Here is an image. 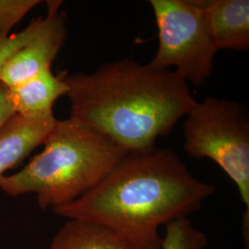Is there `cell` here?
I'll return each mask as SVG.
<instances>
[{"instance_id":"1","label":"cell","mask_w":249,"mask_h":249,"mask_svg":"<svg viewBox=\"0 0 249 249\" xmlns=\"http://www.w3.org/2000/svg\"><path fill=\"white\" fill-rule=\"evenodd\" d=\"M215 187L195 178L169 149L127 153L97 186L53 211L102 224L135 249H161L160 227L200 208Z\"/></svg>"},{"instance_id":"2","label":"cell","mask_w":249,"mask_h":249,"mask_svg":"<svg viewBox=\"0 0 249 249\" xmlns=\"http://www.w3.org/2000/svg\"><path fill=\"white\" fill-rule=\"evenodd\" d=\"M71 116L127 153L156 148L196 105L189 84L172 70L124 58L89 74L65 77Z\"/></svg>"},{"instance_id":"3","label":"cell","mask_w":249,"mask_h":249,"mask_svg":"<svg viewBox=\"0 0 249 249\" xmlns=\"http://www.w3.org/2000/svg\"><path fill=\"white\" fill-rule=\"evenodd\" d=\"M43 144V151L22 169L0 178L4 192L13 196L36 193L43 210L78 199L97 186L127 154L71 116L56 120Z\"/></svg>"},{"instance_id":"4","label":"cell","mask_w":249,"mask_h":249,"mask_svg":"<svg viewBox=\"0 0 249 249\" xmlns=\"http://www.w3.org/2000/svg\"><path fill=\"white\" fill-rule=\"evenodd\" d=\"M184 149L195 159H210L238 189L249 213V115L232 100L207 97L187 115Z\"/></svg>"},{"instance_id":"5","label":"cell","mask_w":249,"mask_h":249,"mask_svg":"<svg viewBox=\"0 0 249 249\" xmlns=\"http://www.w3.org/2000/svg\"><path fill=\"white\" fill-rule=\"evenodd\" d=\"M158 28L157 53L148 65L171 70L187 83L210 79L217 53L204 13L195 0H151Z\"/></svg>"},{"instance_id":"6","label":"cell","mask_w":249,"mask_h":249,"mask_svg":"<svg viewBox=\"0 0 249 249\" xmlns=\"http://www.w3.org/2000/svg\"><path fill=\"white\" fill-rule=\"evenodd\" d=\"M47 15L39 32L26 45L10 55L0 70V83L8 88L51 69L67 40L66 16L61 1H47Z\"/></svg>"},{"instance_id":"7","label":"cell","mask_w":249,"mask_h":249,"mask_svg":"<svg viewBox=\"0 0 249 249\" xmlns=\"http://www.w3.org/2000/svg\"><path fill=\"white\" fill-rule=\"evenodd\" d=\"M217 50L249 48V0H195Z\"/></svg>"},{"instance_id":"8","label":"cell","mask_w":249,"mask_h":249,"mask_svg":"<svg viewBox=\"0 0 249 249\" xmlns=\"http://www.w3.org/2000/svg\"><path fill=\"white\" fill-rule=\"evenodd\" d=\"M55 122L54 116L39 119L12 116L0 129V178L43 144Z\"/></svg>"},{"instance_id":"9","label":"cell","mask_w":249,"mask_h":249,"mask_svg":"<svg viewBox=\"0 0 249 249\" xmlns=\"http://www.w3.org/2000/svg\"><path fill=\"white\" fill-rule=\"evenodd\" d=\"M9 89L16 115L39 119L53 116V104L67 95L69 86L65 77L55 76L49 69Z\"/></svg>"},{"instance_id":"10","label":"cell","mask_w":249,"mask_h":249,"mask_svg":"<svg viewBox=\"0 0 249 249\" xmlns=\"http://www.w3.org/2000/svg\"><path fill=\"white\" fill-rule=\"evenodd\" d=\"M50 249H135L132 245L99 223L70 219L52 242Z\"/></svg>"},{"instance_id":"11","label":"cell","mask_w":249,"mask_h":249,"mask_svg":"<svg viewBox=\"0 0 249 249\" xmlns=\"http://www.w3.org/2000/svg\"><path fill=\"white\" fill-rule=\"evenodd\" d=\"M208 238L187 218H181L165 226L161 249H204Z\"/></svg>"},{"instance_id":"12","label":"cell","mask_w":249,"mask_h":249,"mask_svg":"<svg viewBox=\"0 0 249 249\" xmlns=\"http://www.w3.org/2000/svg\"><path fill=\"white\" fill-rule=\"evenodd\" d=\"M41 1L0 0V40L9 36V31Z\"/></svg>"},{"instance_id":"13","label":"cell","mask_w":249,"mask_h":249,"mask_svg":"<svg viewBox=\"0 0 249 249\" xmlns=\"http://www.w3.org/2000/svg\"><path fill=\"white\" fill-rule=\"evenodd\" d=\"M42 22L43 17H39L34 19L21 32L0 40V70L10 55L17 52L37 35Z\"/></svg>"},{"instance_id":"14","label":"cell","mask_w":249,"mask_h":249,"mask_svg":"<svg viewBox=\"0 0 249 249\" xmlns=\"http://www.w3.org/2000/svg\"><path fill=\"white\" fill-rule=\"evenodd\" d=\"M16 113L10 99L9 88L0 83V129Z\"/></svg>"}]
</instances>
